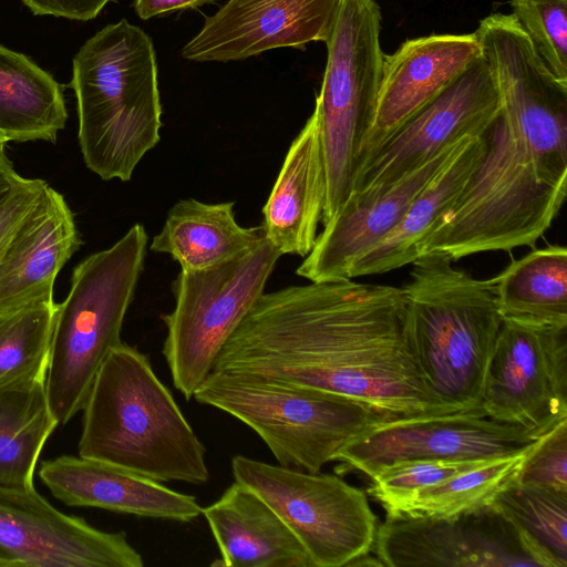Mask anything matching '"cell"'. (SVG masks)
I'll list each match as a JSON object with an SVG mask.
<instances>
[{"label": "cell", "instance_id": "cell-1", "mask_svg": "<svg viewBox=\"0 0 567 567\" xmlns=\"http://www.w3.org/2000/svg\"><path fill=\"white\" fill-rule=\"evenodd\" d=\"M402 288L351 279L262 293L213 371L336 393L388 419L453 413L429 391L408 341Z\"/></svg>", "mask_w": 567, "mask_h": 567}, {"label": "cell", "instance_id": "cell-2", "mask_svg": "<svg viewBox=\"0 0 567 567\" xmlns=\"http://www.w3.org/2000/svg\"><path fill=\"white\" fill-rule=\"evenodd\" d=\"M501 96L484 154L455 206L419 256L453 261L534 245L553 225L567 185V81L556 78L513 21L480 35Z\"/></svg>", "mask_w": 567, "mask_h": 567}, {"label": "cell", "instance_id": "cell-3", "mask_svg": "<svg viewBox=\"0 0 567 567\" xmlns=\"http://www.w3.org/2000/svg\"><path fill=\"white\" fill-rule=\"evenodd\" d=\"M82 410L80 456L157 482L209 481L205 446L137 349L109 353Z\"/></svg>", "mask_w": 567, "mask_h": 567}, {"label": "cell", "instance_id": "cell-4", "mask_svg": "<svg viewBox=\"0 0 567 567\" xmlns=\"http://www.w3.org/2000/svg\"><path fill=\"white\" fill-rule=\"evenodd\" d=\"M71 86L86 167L128 182L159 141L162 106L153 41L127 20L107 24L73 58Z\"/></svg>", "mask_w": 567, "mask_h": 567}, {"label": "cell", "instance_id": "cell-5", "mask_svg": "<svg viewBox=\"0 0 567 567\" xmlns=\"http://www.w3.org/2000/svg\"><path fill=\"white\" fill-rule=\"evenodd\" d=\"M411 265L402 287L408 341L425 385L453 412L477 408L503 321L495 280L476 279L440 252Z\"/></svg>", "mask_w": 567, "mask_h": 567}, {"label": "cell", "instance_id": "cell-6", "mask_svg": "<svg viewBox=\"0 0 567 567\" xmlns=\"http://www.w3.org/2000/svg\"><path fill=\"white\" fill-rule=\"evenodd\" d=\"M148 237L134 224L110 248L73 270L66 298L56 303L45 391L59 424L84 406L109 353L122 343L125 315L144 267Z\"/></svg>", "mask_w": 567, "mask_h": 567}, {"label": "cell", "instance_id": "cell-7", "mask_svg": "<svg viewBox=\"0 0 567 567\" xmlns=\"http://www.w3.org/2000/svg\"><path fill=\"white\" fill-rule=\"evenodd\" d=\"M193 399L250 427L278 465L310 473L321 472L344 445L388 419L351 398L237 372L212 371Z\"/></svg>", "mask_w": 567, "mask_h": 567}, {"label": "cell", "instance_id": "cell-8", "mask_svg": "<svg viewBox=\"0 0 567 567\" xmlns=\"http://www.w3.org/2000/svg\"><path fill=\"white\" fill-rule=\"evenodd\" d=\"M381 19L375 0H343L326 43L327 63L313 110L326 168L323 224L351 192L360 145L374 115L384 58Z\"/></svg>", "mask_w": 567, "mask_h": 567}, {"label": "cell", "instance_id": "cell-9", "mask_svg": "<svg viewBox=\"0 0 567 567\" xmlns=\"http://www.w3.org/2000/svg\"><path fill=\"white\" fill-rule=\"evenodd\" d=\"M280 256L265 238L221 262L177 275L172 286L175 307L162 317L167 328L163 354L185 400L193 399L213 371L223 347L264 293Z\"/></svg>", "mask_w": 567, "mask_h": 567}, {"label": "cell", "instance_id": "cell-10", "mask_svg": "<svg viewBox=\"0 0 567 567\" xmlns=\"http://www.w3.org/2000/svg\"><path fill=\"white\" fill-rule=\"evenodd\" d=\"M243 484L281 518L312 566H348L371 551L377 516L365 493L333 474L310 473L244 455L231 460Z\"/></svg>", "mask_w": 567, "mask_h": 567}, {"label": "cell", "instance_id": "cell-11", "mask_svg": "<svg viewBox=\"0 0 567 567\" xmlns=\"http://www.w3.org/2000/svg\"><path fill=\"white\" fill-rule=\"evenodd\" d=\"M372 549L389 567H550L533 540L493 505L453 517L386 515Z\"/></svg>", "mask_w": 567, "mask_h": 567}, {"label": "cell", "instance_id": "cell-12", "mask_svg": "<svg viewBox=\"0 0 567 567\" xmlns=\"http://www.w3.org/2000/svg\"><path fill=\"white\" fill-rule=\"evenodd\" d=\"M480 405L540 437L567 419V328L503 319Z\"/></svg>", "mask_w": 567, "mask_h": 567}, {"label": "cell", "instance_id": "cell-13", "mask_svg": "<svg viewBox=\"0 0 567 567\" xmlns=\"http://www.w3.org/2000/svg\"><path fill=\"white\" fill-rule=\"evenodd\" d=\"M499 112V92L481 55L359 162L351 192L391 184L460 141L483 136Z\"/></svg>", "mask_w": 567, "mask_h": 567}, {"label": "cell", "instance_id": "cell-14", "mask_svg": "<svg viewBox=\"0 0 567 567\" xmlns=\"http://www.w3.org/2000/svg\"><path fill=\"white\" fill-rule=\"evenodd\" d=\"M538 439L523 427L488 417L478 405L454 413L383 420L344 445L336 461L371 478L382 466L401 461L511 456Z\"/></svg>", "mask_w": 567, "mask_h": 567}, {"label": "cell", "instance_id": "cell-15", "mask_svg": "<svg viewBox=\"0 0 567 567\" xmlns=\"http://www.w3.org/2000/svg\"><path fill=\"white\" fill-rule=\"evenodd\" d=\"M124 532L66 515L34 486L0 484V566L142 567Z\"/></svg>", "mask_w": 567, "mask_h": 567}, {"label": "cell", "instance_id": "cell-16", "mask_svg": "<svg viewBox=\"0 0 567 567\" xmlns=\"http://www.w3.org/2000/svg\"><path fill=\"white\" fill-rule=\"evenodd\" d=\"M343 0H228L182 49L195 62L244 60L277 48L327 43Z\"/></svg>", "mask_w": 567, "mask_h": 567}, {"label": "cell", "instance_id": "cell-17", "mask_svg": "<svg viewBox=\"0 0 567 567\" xmlns=\"http://www.w3.org/2000/svg\"><path fill=\"white\" fill-rule=\"evenodd\" d=\"M468 138L450 146L391 184L351 192L323 224V230L297 268V275L311 282L347 280L352 262L394 228L414 198Z\"/></svg>", "mask_w": 567, "mask_h": 567}, {"label": "cell", "instance_id": "cell-18", "mask_svg": "<svg viewBox=\"0 0 567 567\" xmlns=\"http://www.w3.org/2000/svg\"><path fill=\"white\" fill-rule=\"evenodd\" d=\"M481 55L474 32L410 39L394 53L384 54L374 115L360 145L358 164Z\"/></svg>", "mask_w": 567, "mask_h": 567}, {"label": "cell", "instance_id": "cell-19", "mask_svg": "<svg viewBox=\"0 0 567 567\" xmlns=\"http://www.w3.org/2000/svg\"><path fill=\"white\" fill-rule=\"evenodd\" d=\"M39 476L69 506L96 507L141 517L188 523L203 507L192 495L115 465L62 455L41 464Z\"/></svg>", "mask_w": 567, "mask_h": 567}, {"label": "cell", "instance_id": "cell-20", "mask_svg": "<svg viewBox=\"0 0 567 567\" xmlns=\"http://www.w3.org/2000/svg\"><path fill=\"white\" fill-rule=\"evenodd\" d=\"M80 246L71 208L48 186L0 258V312L54 300L56 276Z\"/></svg>", "mask_w": 567, "mask_h": 567}, {"label": "cell", "instance_id": "cell-21", "mask_svg": "<svg viewBox=\"0 0 567 567\" xmlns=\"http://www.w3.org/2000/svg\"><path fill=\"white\" fill-rule=\"evenodd\" d=\"M326 195L319 123L312 112L292 141L262 208L266 238L281 255L306 257L311 251Z\"/></svg>", "mask_w": 567, "mask_h": 567}, {"label": "cell", "instance_id": "cell-22", "mask_svg": "<svg viewBox=\"0 0 567 567\" xmlns=\"http://www.w3.org/2000/svg\"><path fill=\"white\" fill-rule=\"evenodd\" d=\"M202 515L220 554L213 566L313 567L281 518L236 481L216 502L204 507Z\"/></svg>", "mask_w": 567, "mask_h": 567}, {"label": "cell", "instance_id": "cell-23", "mask_svg": "<svg viewBox=\"0 0 567 567\" xmlns=\"http://www.w3.org/2000/svg\"><path fill=\"white\" fill-rule=\"evenodd\" d=\"M484 151L482 136L468 138L414 198L394 228L352 262L347 278L384 274L412 264L422 243L457 203Z\"/></svg>", "mask_w": 567, "mask_h": 567}, {"label": "cell", "instance_id": "cell-24", "mask_svg": "<svg viewBox=\"0 0 567 567\" xmlns=\"http://www.w3.org/2000/svg\"><path fill=\"white\" fill-rule=\"evenodd\" d=\"M234 202L206 204L178 200L150 249L169 255L183 270L209 267L245 251L266 238L264 226L243 227Z\"/></svg>", "mask_w": 567, "mask_h": 567}, {"label": "cell", "instance_id": "cell-25", "mask_svg": "<svg viewBox=\"0 0 567 567\" xmlns=\"http://www.w3.org/2000/svg\"><path fill=\"white\" fill-rule=\"evenodd\" d=\"M66 120L61 84L27 55L0 45V133L7 141L54 143Z\"/></svg>", "mask_w": 567, "mask_h": 567}, {"label": "cell", "instance_id": "cell-26", "mask_svg": "<svg viewBox=\"0 0 567 567\" xmlns=\"http://www.w3.org/2000/svg\"><path fill=\"white\" fill-rule=\"evenodd\" d=\"M494 280L503 319L567 328L566 247L534 249Z\"/></svg>", "mask_w": 567, "mask_h": 567}, {"label": "cell", "instance_id": "cell-27", "mask_svg": "<svg viewBox=\"0 0 567 567\" xmlns=\"http://www.w3.org/2000/svg\"><path fill=\"white\" fill-rule=\"evenodd\" d=\"M59 425L48 402L45 379L0 389V484L34 486L39 456Z\"/></svg>", "mask_w": 567, "mask_h": 567}, {"label": "cell", "instance_id": "cell-28", "mask_svg": "<svg viewBox=\"0 0 567 567\" xmlns=\"http://www.w3.org/2000/svg\"><path fill=\"white\" fill-rule=\"evenodd\" d=\"M532 447L518 454L494 458L429 486L386 515L453 517L491 506L496 496L515 481Z\"/></svg>", "mask_w": 567, "mask_h": 567}, {"label": "cell", "instance_id": "cell-29", "mask_svg": "<svg viewBox=\"0 0 567 567\" xmlns=\"http://www.w3.org/2000/svg\"><path fill=\"white\" fill-rule=\"evenodd\" d=\"M55 311L50 300L0 312V389L45 379Z\"/></svg>", "mask_w": 567, "mask_h": 567}, {"label": "cell", "instance_id": "cell-30", "mask_svg": "<svg viewBox=\"0 0 567 567\" xmlns=\"http://www.w3.org/2000/svg\"><path fill=\"white\" fill-rule=\"evenodd\" d=\"M492 505L533 540L550 567H567V491L513 482Z\"/></svg>", "mask_w": 567, "mask_h": 567}, {"label": "cell", "instance_id": "cell-31", "mask_svg": "<svg viewBox=\"0 0 567 567\" xmlns=\"http://www.w3.org/2000/svg\"><path fill=\"white\" fill-rule=\"evenodd\" d=\"M491 460L442 461L409 460L388 464L371 477L368 493L386 513L393 511L413 494L447 480L458 473L481 466Z\"/></svg>", "mask_w": 567, "mask_h": 567}, {"label": "cell", "instance_id": "cell-32", "mask_svg": "<svg viewBox=\"0 0 567 567\" xmlns=\"http://www.w3.org/2000/svg\"><path fill=\"white\" fill-rule=\"evenodd\" d=\"M511 7L543 63L567 81V0H511Z\"/></svg>", "mask_w": 567, "mask_h": 567}, {"label": "cell", "instance_id": "cell-33", "mask_svg": "<svg viewBox=\"0 0 567 567\" xmlns=\"http://www.w3.org/2000/svg\"><path fill=\"white\" fill-rule=\"evenodd\" d=\"M514 482L567 491V419L537 440Z\"/></svg>", "mask_w": 567, "mask_h": 567}, {"label": "cell", "instance_id": "cell-34", "mask_svg": "<svg viewBox=\"0 0 567 567\" xmlns=\"http://www.w3.org/2000/svg\"><path fill=\"white\" fill-rule=\"evenodd\" d=\"M48 186L43 179L19 175L9 159L0 164V258Z\"/></svg>", "mask_w": 567, "mask_h": 567}, {"label": "cell", "instance_id": "cell-35", "mask_svg": "<svg viewBox=\"0 0 567 567\" xmlns=\"http://www.w3.org/2000/svg\"><path fill=\"white\" fill-rule=\"evenodd\" d=\"M110 0H22L37 16H53L70 20L94 19Z\"/></svg>", "mask_w": 567, "mask_h": 567}, {"label": "cell", "instance_id": "cell-36", "mask_svg": "<svg viewBox=\"0 0 567 567\" xmlns=\"http://www.w3.org/2000/svg\"><path fill=\"white\" fill-rule=\"evenodd\" d=\"M213 0H135V11L142 20L178 10L193 9Z\"/></svg>", "mask_w": 567, "mask_h": 567}, {"label": "cell", "instance_id": "cell-37", "mask_svg": "<svg viewBox=\"0 0 567 567\" xmlns=\"http://www.w3.org/2000/svg\"><path fill=\"white\" fill-rule=\"evenodd\" d=\"M7 138L0 133V164L4 163L9 158L6 155Z\"/></svg>", "mask_w": 567, "mask_h": 567}]
</instances>
